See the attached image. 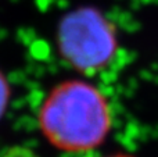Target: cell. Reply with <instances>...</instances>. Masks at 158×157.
<instances>
[{
  "label": "cell",
  "instance_id": "obj_1",
  "mask_svg": "<svg viewBox=\"0 0 158 157\" xmlns=\"http://www.w3.org/2000/svg\"><path fill=\"white\" fill-rule=\"evenodd\" d=\"M112 110L107 96L86 79L58 82L42 100L38 125L53 147L65 153H83L98 147L112 128Z\"/></svg>",
  "mask_w": 158,
  "mask_h": 157
},
{
  "label": "cell",
  "instance_id": "obj_2",
  "mask_svg": "<svg viewBox=\"0 0 158 157\" xmlns=\"http://www.w3.org/2000/svg\"><path fill=\"white\" fill-rule=\"evenodd\" d=\"M60 57L83 75L104 71L118 52L114 22L97 7L79 6L60 18L56 29Z\"/></svg>",
  "mask_w": 158,
  "mask_h": 157
},
{
  "label": "cell",
  "instance_id": "obj_3",
  "mask_svg": "<svg viewBox=\"0 0 158 157\" xmlns=\"http://www.w3.org/2000/svg\"><path fill=\"white\" fill-rule=\"evenodd\" d=\"M11 99V86L6 74L0 70V120L4 117L7 111L8 103Z\"/></svg>",
  "mask_w": 158,
  "mask_h": 157
},
{
  "label": "cell",
  "instance_id": "obj_4",
  "mask_svg": "<svg viewBox=\"0 0 158 157\" xmlns=\"http://www.w3.org/2000/svg\"><path fill=\"white\" fill-rule=\"evenodd\" d=\"M106 157H132L126 153H117V155H111V156H106Z\"/></svg>",
  "mask_w": 158,
  "mask_h": 157
}]
</instances>
